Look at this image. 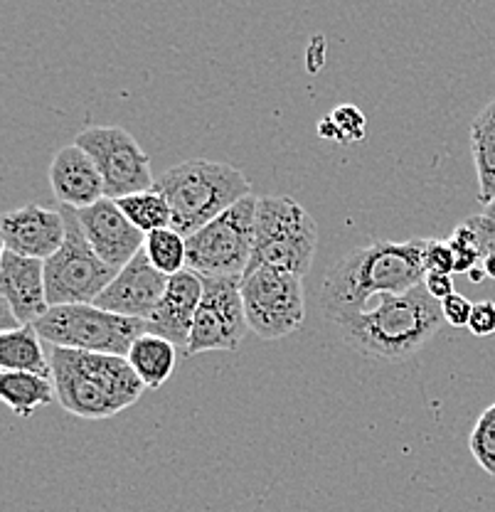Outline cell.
Listing matches in <instances>:
<instances>
[{
	"label": "cell",
	"mask_w": 495,
	"mask_h": 512,
	"mask_svg": "<svg viewBox=\"0 0 495 512\" xmlns=\"http://www.w3.org/2000/svg\"><path fill=\"white\" fill-rule=\"evenodd\" d=\"M424 271H427V274H456V256L449 242L427 239V249H424Z\"/></svg>",
	"instance_id": "27"
},
{
	"label": "cell",
	"mask_w": 495,
	"mask_h": 512,
	"mask_svg": "<svg viewBox=\"0 0 495 512\" xmlns=\"http://www.w3.org/2000/svg\"><path fill=\"white\" fill-rule=\"evenodd\" d=\"M126 360L131 362L138 380L146 384V389H158L170 380L178 365V348L161 335L146 333L131 345Z\"/></svg>",
	"instance_id": "19"
},
{
	"label": "cell",
	"mask_w": 495,
	"mask_h": 512,
	"mask_svg": "<svg viewBox=\"0 0 495 512\" xmlns=\"http://www.w3.org/2000/svg\"><path fill=\"white\" fill-rule=\"evenodd\" d=\"M74 143L84 148L97 163L101 180H104V195L109 200H121V197L156 188L151 158L126 128L89 126L77 133Z\"/></svg>",
	"instance_id": "10"
},
{
	"label": "cell",
	"mask_w": 495,
	"mask_h": 512,
	"mask_svg": "<svg viewBox=\"0 0 495 512\" xmlns=\"http://www.w3.org/2000/svg\"><path fill=\"white\" fill-rule=\"evenodd\" d=\"M441 313H444V320L454 328H468L473 313V303L468 301L463 293H454V296L444 298L441 301Z\"/></svg>",
	"instance_id": "28"
},
{
	"label": "cell",
	"mask_w": 495,
	"mask_h": 512,
	"mask_svg": "<svg viewBox=\"0 0 495 512\" xmlns=\"http://www.w3.org/2000/svg\"><path fill=\"white\" fill-rule=\"evenodd\" d=\"M50 188L60 207L84 210L104 200V180L84 148L77 143L60 148L50 163Z\"/></svg>",
	"instance_id": "17"
},
{
	"label": "cell",
	"mask_w": 495,
	"mask_h": 512,
	"mask_svg": "<svg viewBox=\"0 0 495 512\" xmlns=\"http://www.w3.org/2000/svg\"><path fill=\"white\" fill-rule=\"evenodd\" d=\"M0 399L15 414L28 419L35 409L55 402L57 389L55 382H50V377L30 375V372H3L0 375Z\"/></svg>",
	"instance_id": "22"
},
{
	"label": "cell",
	"mask_w": 495,
	"mask_h": 512,
	"mask_svg": "<svg viewBox=\"0 0 495 512\" xmlns=\"http://www.w3.org/2000/svg\"><path fill=\"white\" fill-rule=\"evenodd\" d=\"M0 293H3V306L13 313L18 325H35L50 311L45 261L28 259V256L3 249V256H0Z\"/></svg>",
	"instance_id": "15"
},
{
	"label": "cell",
	"mask_w": 495,
	"mask_h": 512,
	"mask_svg": "<svg viewBox=\"0 0 495 512\" xmlns=\"http://www.w3.org/2000/svg\"><path fill=\"white\" fill-rule=\"evenodd\" d=\"M143 252H146L148 261L168 279L188 269V239L175 232L173 227L148 234Z\"/></svg>",
	"instance_id": "24"
},
{
	"label": "cell",
	"mask_w": 495,
	"mask_h": 512,
	"mask_svg": "<svg viewBox=\"0 0 495 512\" xmlns=\"http://www.w3.org/2000/svg\"><path fill=\"white\" fill-rule=\"evenodd\" d=\"M483 271H486L488 279H495V252L488 256L486 261H483Z\"/></svg>",
	"instance_id": "32"
},
{
	"label": "cell",
	"mask_w": 495,
	"mask_h": 512,
	"mask_svg": "<svg viewBox=\"0 0 495 512\" xmlns=\"http://www.w3.org/2000/svg\"><path fill=\"white\" fill-rule=\"evenodd\" d=\"M3 249L47 261L60 252L67 237V222L62 210H50L42 205H25L5 212L0 220Z\"/></svg>",
	"instance_id": "13"
},
{
	"label": "cell",
	"mask_w": 495,
	"mask_h": 512,
	"mask_svg": "<svg viewBox=\"0 0 495 512\" xmlns=\"http://www.w3.org/2000/svg\"><path fill=\"white\" fill-rule=\"evenodd\" d=\"M365 114L353 104H343V106H335L333 111L321 119L318 124V133L321 138H328V141L335 143H358L365 138Z\"/></svg>",
	"instance_id": "25"
},
{
	"label": "cell",
	"mask_w": 495,
	"mask_h": 512,
	"mask_svg": "<svg viewBox=\"0 0 495 512\" xmlns=\"http://www.w3.org/2000/svg\"><path fill=\"white\" fill-rule=\"evenodd\" d=\"M202 284L205 293L195 313L185 357L202 352H237L249 330L242 279H202Z\"/></svg>",
	"instance_id": "11"
},
{
	"label": "cell",
	"mask_w": 495,
	"mask_h": 512,
	"mask_svg": "<svg viewBox=\"0 0 495 512\" xmlns=\"http://www.w3.org/2000/svg\"><path fill=\"white\" fill-rule=\"evenodd\" d=\"M468 448L478 466L495 478V404L483 409L478 421L473 424L471 436H468Z\"/></svg>",
	"instance_id": "26"
},
{
	"label": "cell",
	"mask_w": 495,
	"mask_h": 512,
	"mask_svg": "<svg viewBox=\"0 0 495 512\" xmlns=\"http://www.w3.org/2000/svg\"><path fill=\"white\" fill-rule=\"evenodd\" d=\"M486 215H488V217H491V220L495 222V200L491 202V205H488V207H486Z\"/></svg>",
	"instance_id": "33"
},
{
	"label": "cell",
	"mask_w": 495,
	"mask_h": 512,
	"mask_svg": "<svg viewBox=\"0 0 495 512\" xmlns=\"http://www.w3.org/2000/svg\"><path fill=\"white\" fill-rule=\"evenodd\" d=\"M456 256V274H466L495 252V222L488 215H473L463 220L449 237Z\"/></svg>",
	"instance_id": "21"
},
{
	"label": "cell",
	"mask_w": 495,
	"mask_h": 512,
	"mask_svg": "<svg viewBox=\"0 0 495 512\" xmlns=\"http://www.w3.org/2000/svg\"><path fill=\"white\" fill-rule=\"evenodd\" d=\"M468 330H471L476 338H488V335L495 333V303L493 301L473 303V313H471V323H468Z\"/></svg>",
	"instance_id": "29"
},
{
	"label": "cell",
	"mask_w": 495,
	"mask_h": 512,
	"mask_svg": "<svg viewBox=\"0 0 495 512\" xmlns=\"http://www.w3.org/2000/svg\"><path fill=\"white\" fill-rule=\"evenodd\" d=\"M67 222V237L60 252L45 261L47 301L50 308L74 306V303H97L106 286L119 276L114 266L99 259L79 224L77 210L60 207Z\"/></svg>",
	"instance_id": "8"
},
{
	"label": "cell",
	"mask_w": 495,
	"mask_h": 512,
	"mask_svg": "<svg viewBox=\"0 0 495 512\" xmlns=\"http://www.w3.org/2000/svg\"><path fill=\"white\" fill-rule=\"evenodd\" d=\"M259 197L249 195L188 237V269L202 279H244L254 254Z\"/></svg>",
	"instance_id": "7"
},
{
	"label": "cell",
	"mask_w": 495,
	"mask_h": 512,
	"mask_svg": "<svg viewBox=\"0 0 495 512\" xmlns=\"http://www.w3.org/2000/svg\"><path fill=\"white\" fill-rule=\"evenodd\" d=\"M156 190L168 200L173 229L185 239L252 195V185L242 170L205 158L168 168L156 178Z\"/></svg>",
	"instance_id": "4"
},
{
	"label": "cell",
	"mask_w": 495,
	"mask_h": 512,
	"mask_svg": "<svg viewBox=\"0 0 495 512\" xmlns=\"http://www.w3.org/2000/svg\"><path fill=\"white\" fill-rule=\"evenodd\" d=\"M52 348L101 352V355H129L131 345L148 333L146 320H133L101 311L94 303L55 306L33 325Z\"/></svg>",
	"instance_id": "6"
},
{
	"label": "cell",
	"mask_w": 495,
	"mask_h": 512,
	"mask_svg": "<svg viewBox=\"0 0 495 512\" xmlns=\"http://www.w3.org/2000/svg\"><path fill=\"white\" fill-rule=\"evenodd\" d=\"M77 217L99 259L114 266L116 271L124 269L146 244V234L133 227L116 200L109 197L99 200L97 205L77 210Z\"/></svg>",
	"instance_id": "14"
},
{
	"label": "cell",
	"mask_w": 495,
	"mask_h": 512,
	"mask_svg": "<svg viewBox=\"0 0 495 512\" xmlns=\"http://www.w3.org/2000/svg\"><path fill=\"white\" fill-rule=\"evenodd\" d=\"M242 301L252 333L262 340H281L296 333L306 318L303 279L289 271L262 269L247 271L242 279Z\"/></svg>",
	"instance_id": "9"
},
{
	"label": "cell",
	"mask_w": 495,
	"mask_h": 512,
	"mask_svg": "<svg viewBox=\"0 0 495 512\" xmlns=\"http://www.w3.org/2000/svg\"><path fill=\"white\" fill-rule=\"evenodd\" d=\"M483 279H486V271H483V266H476L473 271H468V281H471V284H481Z\"/></svg>",
	"instance_id": "31"
},
{
	"label": "cell",
	"mask_w": 495,
	"mask_h": 512,
	"mask_svg": "<svg viewBox=\"0 0 495 512\" xmlns=\"http://www.w3.org/2000/svg\"><path fill=\"white\" fill-rule=\"evenodd\" d=\"M424 286H427V291L431 296L436 298V301H444V298L454 296V276L451 274H427L424 276Z\"/></svg>",
	"instance_id": "30"
},
{
	"label": "cell",
	"mask_w": 495,
	"mask_h": 512,
	"mask_svg": "<svg viewBox=\"0 0 495 512\" xmlns=\"http://www.w3.org/2000/svg\"><path fill=\"white\" fill-rule=\"evenodd\" d=\"M471 156L478 175V200H495V96L471 124Z\"/></svg>",
	"instance_id": "20"
},
{
	"label": "cell",
	"mask_w": 495,
	"mask_h": 512,
	"mask_svg": "<svg viewBox=\"0 0 495 512\" xmlns=\"http://www.w3.org/2000/svg\"><path fill=\"white\" fill-rule=\"evenodd\" d=\"M202 293H205V284H202V276L195 274V271L183 269L180 274L170 276L165 296L153 311V316L146 320L148 333L170 340L185 355Z\"/></svg>",
	"instance_id": "16"
},
{
	"label": "cell",
	"mask_w": 495,
	"mask_h": 512,
	"mask_svg": "<svg viewBox=\"0 0 495 512\" xmlns=\"http://www.w3.org/2000/svg\"><path fill=\"white\" fill-rule=\"evenodd\" d=\"M318 247V224L289 195H266L257 202L254 254L247 271L269 269L306 276Z\"/></svg>",
	"instance_id": "5"
},
{
	"label": "cell",
	"mask_w": 495,
	"mask_h": 512,
	"mask_svg": "<svg viewBox=\"0 0 495 512\" xmlns=\"http://www.w3.org/2000/svg\"><path fill=\"white\" fill-rule=\"evenodd\" d=\"M424 249L427 239L375 242L353 249L328 269L321 288V308L326 320L338 325L370 306L385 293H407L424 284Z\"/></svg>",
	"instance_id": "1"
},
{
	"label": "cell",
	"mask_w": 495,
	"mask_h": 512,
	"mask_svg": "<svg viewBox=\"0 0 495 512\" xmlns=\"http://www.w3.org/2000/svg\"><path fill=\"white\" fill-rule=\"evenodd\" d=\"M50 365L57 399L69 414L82 419H109L133 407L146 392L131 362L119 355L50 345Z\"/></svg>",
	"instance_id": "3"
},
{
	"label": "cell",
	"mask_w": 495,
	"mask_h": 512,
	"mask_svg": "<svg viewBox=\"0 0 495 512\" xmlns=\"http://www.w3.org/2000/svg\"><path fill=\"white\" fill-rule=\"evenodd\" d=\"M116 205L129 217L133 227L141 229L146 237L158 232V229L173 227V212H170L168 200L156 188L138 192V195L121 197V200H116Z\"/></svg>",
	"instance_id": "23"
},
{
	"label": "cell",
	"mask_w": 495,
	"mask_h": 512,
	"mask_svg": "<svg viewBox=\"0 0 495 512\" xmlns=\"http://www.w3.org/2000/svg\"><path fill=\"white\" fill-rule=\"evenodd\" d=\"M0 367L3 372L52 377L50 355L42 350V338L33 325H18L0 333Z\"/></svg>",
	"instance_id": "18"
},
{
	"label": "cell",
	"mask_w": 495,
	"mask_h": 512,
	"mask_svg": "<svg viewBox=\"0 0 495 512\" xmlns=\"http://www.w3.org/2000/svg\"><path fill=\"white\" fill-rule=\"evenodd\" d=\"M168 281V276L161 274L141 249L119 271V276L106 286V291L101 293L94 306H99L101 311L116 313V316L148 320L165 296Z\"/></svg>",
	"instance_id": "12"
},
{
	"label": "cell",
	"mask_w": 495,
	"mask_h": 512,
	"mask_svg": "<svg viewBox=\"0 0 495 512\" xmlns=\"http://www.w3.org/2000/svg\"><path fill=\"white\" fill-rule=\"evenodd\" d=\"M441 303L417 286L407 293H385L375 298V306L340 320V338L348 348L370 360L402 362L417 355L444 325Z\"/></svg>",
	"instance_id": "2"
}]
</instances>
